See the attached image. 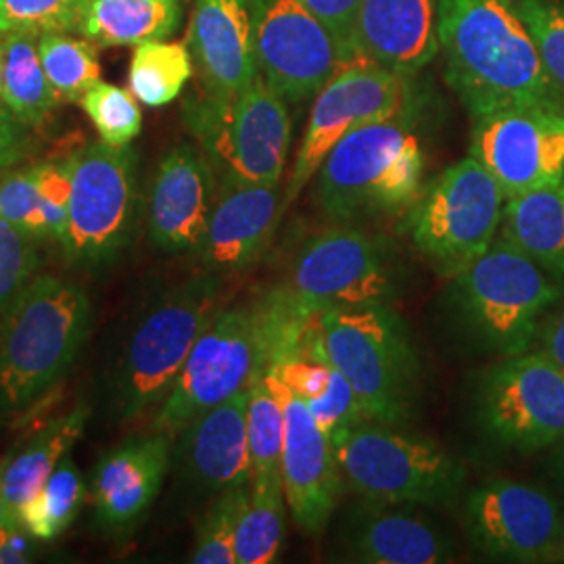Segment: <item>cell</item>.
Here are the masks:
<instances>
[{
    "instance_id": "11",
    "label": "cell",
    "mask_w": 564,
    "mask_h": 564,
    "mask_svg": "<svg viewBox=\"0 0 564 564\" xmlns=\"http://www.w3.org/2000/svg\"><path fill=\"white\" fill-rule=\"evenodd\" d=\"M184 123L218 178L281 182L291 147V116L258 74L230 99L202 93L184 102Z\"/></svg>"
},
{
    "instance_id": "7",
    "label": "cell",
    "mask_w": 564,
    "mask_h": 564,
    "mask_svg": "<svg viewBox=\"0 0 564 564\" xmlns=\"http://www.w3.org/2000/svg\"><path fill=\"white\" fill-rule=\"evenodd\" d=\"M343 487L372 505H449L466 473L444 447L398 424L362 421L333 437Z\"/></svg>"
},
{
    "instance_id": "44",
    "label": "cell",
    "mask_w": 564,
    "mask_h": 564,
    "mask_svg": "<svg viewBox=\"0 0 564 564\" xmlns=\"http://www.w3.org/2000/svg\"><path fill=\"white\" fill-rule=\"evenodd\" d=\"M32 151L30 126L18 120L7 105H0V176L11 172Z\"/></svg>"
},
{
    "instance_id": "28",
    "label": "cell",
    "mask_w": 564,
    "mask_h": 564,
    "mask_svg": "<svg viewBox=\"0 0 564 564\" xmlns=\"http://www.w3.org/2000/svg\"><path fill=\"white\" fill-rule=\"evenodd\" d=\"M88 423V408H76L41 426L20 452L4 460L0 475V494L13 519L39 491L61 460L72 452Z\"/></svg>"
},
{
    "instance_id": "15",
    "label": "cell",
    "mask_w": 564,
    "mask_h": 564,
    "mask_svg": "<svg viewBox=\"0 0 564 564\" xmlns=\"http://www.w3.org/2000/svg\"><path fill=\"white\" fill-rule=\"evenodd\" d=\"M561 502L535 485L491 479L468 491L464 529L481 554L506 563H554Z\"/></svg>"
},
{
    "instance_id": "6",
    "label": "cell",
    "mask_w": 564,
    "mask_h": 564,
    "mask_svg": "<svg viewBox=\"0 0 564 564\" xmlns=\"http://www.w3.org/2000/svg\"><path fill=\"white\" fill-rule=\"evenodd\" d=\"M449 297L470 339L506 358L531 349L545 314L563 300L564 284L498 237L452 279Z\"/></svg>"
},
{
    "instance_id": "19",
    "label": "cell",
    "mask_w": 564,
    "mask_h": 564,
    "mask_svg": "<svg viewBox=\"0 0 564 564\" xmlns=\"http://www.w3.org/2000/svg\"><path fill=\"white\" fill-rule=\"evenodd\" d=\"M281 182L218 178V193L202 241L193 249L205 272L226 276L262 258L284 214Z\"/></svg>"
},
{
    "instance_id": "37",
    "label": "cell",
    "mask_w": 564,
    "mask_h": 564,
    "mask_svg": "<svg viewBox=\"0 0 564 564\" xmlns=\"http://www.w3.org/2000/svg\"><path fill=\"white\" fill-rule=\"evenodd\" d=\"M249 485L224 489L205 512L197 529V542L191 561L197 564H237L235 533Z\"/></svg>"
},
{
    "instance_id": "13",
    "label": "cell",
    "mask_w": 564,
    "mask_h": 564,
    "mask_svg": "<svg viewBox=\"0 0 564 564\" xmlns=\"http://www.w3.org/2000/svg\"><path fill=\"white\" fill-rule=\"evenodd\" d=\"M485 435L521 454L564 442V370L542 349L506 356L487 368L477 389Z\"/></svg>"
},
{
    "instance_id": "40",
    "label": "cell",
    "mask_w": 564,
    "mask_h": 564,
    "mask_svg": "<svg viewBox=\"0 0 564 564\" xmlns=\"http://www.w3.org/2000/svg\"><path fill=\"white\" fill-rule=\"evenodd\" d=\"M550 80L564 95V2L561 0H514Z\"/></svg>"
},
{
    "instance_id": "31",
    "label": "cell",
    "mask_w": 564,
    "mask_h": 564,
    "mask_svg": "<svg viewBox=\"0 0 564 564\" xmlns=\"http://www.w3.org/2000/svg\"><path fill=\"white\" fill-rule=\"evenodd\" d=\"M284 506L281 479L249 481L235 533L237 564H272L279 558L284 538Z\"/></svg>"
},
{
    "instance_id": "42",
    "label": "cell",
    "mask_w": 564,
    "mask_h": 564,
    "mask_svg": "<svg viewBox=\"0 0 564 564\" xmlns=\"http://www.w3.org/2000/svg\"><path fill=\"white\" fill-rule=\"evenodd\" d=\"M39 178L42 218L48 239L63 241L69 220L72 197V158L63 162H42L34 165Z\"/></svg>"
},
{
    "instance_id": "46",
    "label": "cell",
    "mask_w": 564,
    "mask_h": 564,
    "mask_svg": "<svg viewBox=\"0 0 564 564\" xmlns=\"http://www.w3.org/2000/svg\"><path fill=\"white\" fill-rule=\"evenodd\" d=\"M540 349L564 370V307L552 314L540 328Z\"/></svg>"
},
{
    "instance_id": "49",
    "label": "cell",
    "mask_w": 564,
    "mask_h": 564,
    "mask_svg": "<svg viewBox=\"0 0 564 564\" xmlns=\"http://www.w3.org/2000/svg\"><path fill=\"white\" fill-rule=\"evenodd\" d=\"M554 563H564V510L563 521H561V535H558V547H556V556Z\"/></svg>"
},
{
    "instance_id": "5",
    "label": "cell",
    "mask_w": 564,
    "mask_h": 564,
    "mask_svg": "<svg viewBox=\"0 0 564 564\" xmlns=\"http://www.w3.org/2000/svg\"><path fill=\"white\" fill-rule=\"evenodd\" d=\"M324 358L349 381L364 416L402 424L421 398V358L414 337L391 303L328 310L312 318Z\"/></svg>"
},
{
    "instance_id": "43",
    "label": "cell",
    "mask_w": 564,
    "mask_h": 564,
    "mask_svg": "<svg viewBox=\"0 0 564 564\" xmlns=\"http://www.w3.org/2000/svg\"><path fill=\"white\" fill-rule=\"evenodd\" d=\"M303 2L335 36L341 51L343 65L356 63L354 30H356V20H358L362 0H303Z\"/></svg>"
},
{
    "instance_id": "16",
    "label": "cell",
    "mask_w": 564,
    "mask_h": 564,
    "mask_svg": "<svg viewBox=\"0 0 564 564\" xmlns=\"http://www.w3.org/2000/svg\"><path fill=\"white\" fill-rule=\"evenodd\" d=\"M258 69L286 102L314 99L343 67L328 28L303 0H251Z\"/></svg>"
},
{
    "instance_id": "30",
    "label": "cell",
    "mask_w": 564,
    "mask_h": 564,
    "mask_svg": "<svg viewBox=\"0 0 564 564\" xmlns=\"http://www.w3.org/2000/svg\"><path fill=\"white\" fill-rule=\"evenodd\" d=\"M2 102L7 109L34 128L51 118L59 107V95L44 74L39 53V36H2Z\"/></svg>"
},
{
    "instance_id": "22",
    "label": "cell",
    "mask_w": 564,
    "mask_h": 564,
    "mask_svg": "<svg viewBox=\"0 0 564 564\" xmlns=\"http://www.w3.org/2000/svg\"><path fill=\"white\" fill-rule=\"evenodd\" d=\"M440 53V0H362L356 63H372L416 78Z\"/></svg>"
},
{
    "instance_id": "12",
    "label": "cell",
    "mask_w": 564,
    "mask_h": 564,
    "mask_svg": "<svg viewBox=\"0 0 564 564\" xmlns=\"http://www.w3.org/2000/svg\"><path fill=\"white\" fill-rule=\"evenodd\" d=\"M137 153L128 147L93 142L72 158L69 220L65 256L82 265L116 260L137 223Z\"/></svg>"
},
{
    "instance_id": "39",
    "label": "cell",
    "mask_w": 564,
    "mask_h": 564,
    "mask_svg": "<svg viewBox=\"0 0 564 564\" xmlns=\"http://www.w3.org/2000/svg\"><path fill=\"white\" fill-rule=\"evenodd\" d=\"M39 241L20 226L0 218V310L36 279L41 265Z\"/></svg>"
},
{
    "instance_id": "26",
    "label": "cell",
    "mask_w": 564,
    "mask_h": 564,
    "mask_svg": "<svg viewBox=\"0 0 564 564\" xmlns=\"http://www.w3.org/2000/svg\"><path fill=\"white\" fill-rule=\"evenodd\" d=\"M351 558L370 564H440L454 547L440 529L412 512L370 506L351 533Z\"/></svg>"
},
{
    "instance_id": "21",
    "label": "cell",
    "mask_w": 564,
    "mask_h": 564,
    "mask_svg": "<svg viewBox=\"0 0 564 564\" xmlns=\"http://www.w3.org/2000/svg\"><path fill=\"white\" fill-rule=\"evenodd\" d=\"M186 42L209 97H237L260 74L251 0H195Z\"/></svg>"
},
{
    "instance_id": "47",
    "label": "cell",
    "mask_w": 564,
    "mask_h": 564,
    "mask_svg": "<svg viewBox=\"0 0 564 564\" xmlns=\"http://www.w3.org/2000/svg\"><path fill=\"white\" fill-rule=\"evenodd\" d=\"M547 470H550V475H552L554 481L564 485V442L552 447Z\"/></svg>"
},
{
    "instance_id": "3",
    "label": "cell",
    "mask_w": 564,
    "mask_h": 564,
    "mask_svg": "<svg viewBox=\"0 0 564 564\" xmlns=\"http://www.w3.org/2000/svg\"><path fill=\"white\" fill-rule=\"evenodd\" d=\"M90 328L78 282L41 274L0 310V416L42 400L76 362Z\"/></svg>"
},
{
    "instance_id": "1",
    "label": "cell",
    "mask_w": 564,
    "mask_h": 564,
    "mask_svg": "<svg viewBox=\"0 0 564 564\" xmlns=\"http://www.w3.org/2000/svg\"><path fill=\"white\" fill-rule=\"evenodd\" d=\"M445 82L470 118L506 107L564 109L514 0H440Z\"/></svg>"
},
{
    "instance_id": "51",
    "label": "cell",
    "mask_w": 564,
    "mask_h": 564,
    "mask_svg": "<svg viewBox=\"0 0 564 564\" xmlns=\"http://www.w3.org/2000/svg\"><path fill=\"white\" fill-rule=\"evenodd\" d=\"M2 468H4V460H2V463H0V475H2Z\"/></svg>"
},
{
    "instance_id": "4",
    "label": "cell",
    "mask_w": 564,
    "mask_h": 564,
    "mask_svg": "<svg viewBox=\"0 0 564 564\" xmlns=\"http://www.w3.org/2000/svg\"><path fill=\"white\" fill-rule=\"evenodd\" d=\"M419 101L337 142L316 172V203L335 224L393 216L423 188L424 151L416 134Z\"/></svg>"
},
{
    "instance_id": "32",
    "label": "cell",
    "mask_w": 564,
    "mask_h": 564,
    "mask_svg": "<svg viewBox=\"0 0 564 564\" xmlns=\"http://www.w3.org/2000/svg\"><path fill=\"white\" fill-rule=\"evenodd\" d=\"M193 69L188 42H141L130 61L128 86L142 105L165 107L181 97Z\"/></svg>"
},
{
    "instance_id": "23",
    "label": "cell",
    "mask_w": 564,
    "mask_h": 564,
    "mask_svg": "<svg viewBox=\"0 0 564 564\" xmlns=\"http://www.w3.org/2000/svg\"><path fill=\"white\" fill-rule=\"evenodd\" d=\"M170 433L134 435L105 454L93 473L90 498L97 521L130 531L153 506L170 468Z\"/></svg>"
},
{
    "instance_id": "2",
    "label": "cell",
    "mask_w": 564,
    "mask_h": 564,
    "mask_svg": "<svg viewBox=\"0 0 564 564\" xmlns=\"http://www.w3.org/2000/svg\"><path fill=\"white\" fill-rule=\"evenodd\" d=\"M282 289L260 302L220 310L203 330L155 416V431L178 433L205 410L253 383L305 330Z\"/></svg>"
},
{
    "instance_id": "20",
    "label": "cell",
    "mask_w": 564,
    "mask_h": 564,
    "mask_svg": "<svg viewBox=\"0 0 564 564\" xmlns=\"http://www.w3.org/2000/svg\"><path fill=\"white\" fill-rule=\"evenodd\" d=\"M218 193V176L202 149L182 142L165 153L149 195V235L163 251L195 249Z\"/></svg>"
},
{
    "instance_id": "41",
    "label": "cell",
    "mask_w": 564,
    "mask_h": 564,
    "mask_svg": "<svg viewBox=\"0 0 564 564\" xmlns=\"http://www.w3.org/2000/svg\"><path fill=\"white\" fill-rule=\"evenodd\" d=\"M0 218L20 226L36 239H48L42 218L36 167L7 172L0 178Z\"/></svg>"
},
{
    "instance_id": "27",
    "label": "cell",
    "mask_w": 564,
    "mask_h": 564,
    "mask_svg": "<svg viewBox=\"0 0 564 564\" xmlns=\"http://www.w3.org/2000/svg\"><path fill=\"white\" fill-rule=\"evenodd\" d=\"M498 237L564 284V178L508 197Z\"/></svg>"
},
{
    "instance_id": "36",
    "label": "cell",
    "mask_w": 564,
    "mask_h": 564,
    "mask_svg": "<svg viewBox=\"0 0 564 564\" xmlns=\"http://www.w3.org/2000/svg\"><path fill=\"white\" fill-rule=\"evenodd\" d=\"M80 105L101 141L111 147H128L141 134L139 99L126 88L99 80L84 93Z\"/></svg>"
},
{
    "instance_id": "35",
    "label": "cell",
    "mask_w": 564,
    "mask_h": 564,
    "mask_svg": "<svg viewBox=\"0 0 564 564\" xmlns=\"http://www.w3.org/2000/svg\"><path fill=\"white\" fill-rule=\"evenodd\" d=\"M39 53L44 74L61 102H80L84 93L101 80L97 44L86 39H74L67 32H46L39 36Z\"/></svg>"
},
{
    "instance_id": "38",
    "label": "cell",
    "mask_w": 564,
    "mask_h": 564,
    "mask_svg": "<svg viewBox=\"0 0 564 564\" xmlns=\"http://www.w3.org/2000/svg\"><path fill=\"white\" fill-rule=\"evenodd\" d=\"M86 0H0V36L78 32Z\"/></svg>"
},
{
    "instance_id": "29",
    "label": "cell",
    "mask_w": 564,
    "mask_h": 564,
    "mask_svg": "<svg viewBox=\"0 0 564 564\" xmlns=\"http://www.w3.org/2000/svg\"><path fill=\"white\" fill-rule=\"evenodd\" d=\"M182 21V0H86L78 34L97 46L170 39Z\"/></svg>"
},
{
    "instance_id": "14",
    "label": "cell",
    "mask_w": 564,
    "mask_h": 564,
    "mask_svg": "<svg viewBox=\"0 0 564 564\" xmlns=\"http://www.w3.org/2000/svg\"><path fill=\"white\" fill-rule=\"evenodd\" d=\"M414 88V78L372 63L343 65L314 97L302 144L284 186V212L297 202L337 142L366 123L400 113L419 99Z\"/></svg>"
},
{
    "instance_id": "33",
    "label": "cell",
    "mask_w": 564,
    "mask_h": 564,
    "mask_svg": "<svg viewBox=\"0 0 564 564\" xmlns=\"http://www.w3.org/2000/svg\"><path fill=\"white\" fill-rule=\"evenodd\" d=\"M247 433L251 454V481H279L284 437V405L272 366H268L249 387Z\"/></svg>"
},
{
    "instance_id": "34",
    "label": "cell",
    "mask_w": 564,
    "mask_h": 564,
    "mask_svg": "<svg viewBox=\"0 0 564 564\" xmlns=\"http://www.w3.org/2000/svg\"><path fill=\"white\" fill-rule=\"evenodd\" d=\"M86 487L69 454L61 460L41 491L18 512V523L39 542H53L74 523Z\"/></svg>"
},
{
    "instance_id": "9",
    "label": "cell",
    "mask_w": 564,
    "mask_h": 564,
    "mask_svg": "<svg viewBox=\"0 0 564 564\" xmlns=\"http://www.w3.org/2000/svg\"><path fill=\"white\" fill-rule=\"evenodd\" d=\"M505 205L500 184L468 155L421 188L403 228L424 262L452 281L498 239Z\"/></svg>"
},
{
    "instance_id": "8",
    "label": "cell",
    "mask_w": 564,
    "mask_h": 564,
    "mask_svg": "<svg viewBox=\"0 0 564 564\" xmlns=\"http://www.w3.org/2000/svg\"><path fill=\"white\" fill-rule=\"evenodd\" d=\"M223 310V276L205 272L170 289L144 316L126 345L113 405L134 419L162 403L203 330Z\"/></svg>"
},
{
    "instance_id": "17",
    "label": "cell",
    "mask_w": 564,
    "mask_h": 564,
    "mask_svg": "<svg viewBox=\"0 0 564 564\" xmlns=\"http://www.w3.org/2000/svg\"><path fill=\"white\" fill-rule=\"evenodd\" d=\"M470 158L506 199L564 178V109L506 107L473 118Z\"/></svg>"
},
{
    "instance_id": "25",
    "label": "cell",
    "mask_w": 564,
    "mask_h": 564,
    "mask_svg": "<svg viewBox=\"0 0 564 564\" xmlns=\"http://www.w3.org/2000/svg\"><path fill=\"white\" fill-rule=\"evenodd\" d=\"M272 370L282 383L302 398L330 437L347 426L366 421L351 384L341 370L324 358L312 330V321L305 326L300 341L272 364Z\"/></svg>"
},
{
    "instance_id": "10",
    "label": "cell",
    "mask_w": 564,
    "mask_h": 564,
    "mask_svg": "<svg viewBox=\"0 0 564 564\" xmlns=\"http://www.w3.org/2000/svg\"><path fill=\"white\" fill-rule=\"evenodd\" d=\"M405 286L398 247L354 224H335L303 245L282 289L303 321L339 307L395 302Z\"/></svg>"
},
{
    "instance_id": "48",
    "label": "cell",
    "mask_w": 564,
    "mask_h": 564,
    "mask_svg": "<svg viewBox=\"0 0 564 564\" xmlns=\"http://www.w3.org/2000/svg\"><path fill=\"white\" fill-rule=\"evenodd\" d=\"M4 523H18V521L13 519V514H11L9 506H7L4 498H2V494H0V524Z\"/></svg>"
},
{
    "instance_id": "50",
    "label": "cell",
    "mask_w": 564,
    "mask_h": 564,
    "mask_svg": "<svg viewBox=\"0 0 564 564\" xmlns=\"http://www.w3.org/2000/svg\"><path fill=\"white\" fill-rule=\"evenodd\" d=\"M0 90H2V36H0ZM0 105H2V95H0Z\"/></svg>"
},
{
    "instance_id": "24",
    "label": "cell",
    "mask_w": 564,
    "mask_h": 564,
    "mask_svg": "<svg viewBox=\"0 0 564 564\" xmlns=\"http://www.w3.org/2000/svg\"><path fill=\"white\" fill-rule=\"evenodd\" d=\"M249 387L226 402L205 410L178 431V456L186 473L197 484L218 494L251 481L247 433Z\"/></svg>"
},
{
    "instance_id": "45",
    "label": "cell",
    "mask_w": 564,
    "mask_h": 564,
    "mask_svg": "<svg viewBox=\"0 0 564 564\" xmlns=\"http://www.w3.org/2000/svg\"><path fill=\"white\" fill-rule=\"evenodd\" d=\"M30 533L20 523L0 524V564H25L34 556Z\"/></svg>"
},
{
    "instance_id": "18",
    "label": "cell",
    "mask_w": 564,
    "mask_h": 564,
    "mask_svg": "<svg viewBox=\"0 0 564 564\" xmlns=\"http://www.w3.org/2000/svg\"><path fill=\"white\" fill-rule=\"evenodd\" d=\"M276 381L284 405L281 479L286 508L300 529L316 535L324 531L339 505L345 489L341 470L330 435L314 419L302 398L279 377Z\"/></svg>"
}]
</instances>
